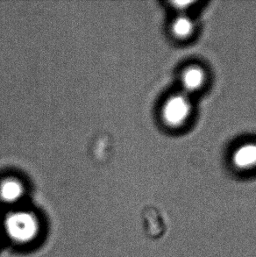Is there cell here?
Returning <instances> with one entry per match:
<instances>
[{
	"instance_id": "3",
	"label": "cell",
	"mask_w": 256,
	"mask_h": 257,
	"mask_svg": "<svg viewBox=\"0 0 256 257\" xmlns=\"http://www.w3.org/2000/svg\"><path fill=\"white\" fill-rule=\"evenodd\" d=\"M26 193V184L18 177H7L0 181V201L4 204L17 207Z\"/></svg>"
},
{
	"instance_id": "4",
	"label": "cell",
	"mask_w": 256,
	"mask_h": 257,
	"mask_svg": "<svg viewBox=\"0 0 256 257\" xmlns=\"http://www.w3.org/2000/svg\"><path fill=\"white\" fill-rule=\"evenodd\" d=\"M231 162L236 170L253 171L256 169V143L249 142L240 144L232 152Z\"/></svg>"
},
{
	"instance_id": "8",
	"label": "cell",
	"mask_w": 256,
	"mask_h": 257,
	"mask_svg": "<svg viewBox=\"0 0 256 257\" xmlns=\"http://www.w3.org/2000/svg\"><path fill=\"white\" fill-rule=\"evenodd\" d=\"M1 237H2V234H1V231H0V238H1Z\"/></svg>"
},
{
	"instance_id": "6",
	"label": "cell",
	"mask_w": 256,
	"mask_h": 257,
	"mask_svg": "<svg viewBox=\"0 0 256 257\" xmlns=\"http://www.w3.org/2000/svg\"><path fill=\"white\" fill-rule=\"evenodd\" d=\"M170 30L174 38L178 41H186L191 38L196 31V23L190 16L185 14H179L171 21Z\"/></svg>"
},
{
	"instance_id": "1",
	"label": "cell",
	"mask_w": 256,
	"mask_h": 257,
	"mask_svg": "<svg viewBox=\"0 0 256 257\" xmlns=\"http://www.w3.org/2000/svg\"><path fill=\"white\" fill-rule=\"evenodd\" d=\"M0 231L2 237L14 246L28 247L34 246L41 239L43 224L35 211L17 206L4 218Z\"/></svg>"
},
{
	"instance_id": "2",
	"label": "cell",
	"mask_w": 256,
	"mask_h": 257,
	"mask_svg": "<svg viewBox=\"0 0 256 257\" xmlns=\"http://www.w3.org/2000/svg\"><path fill=\"white\" fill-rule=\"evenodd\" d=\"M192 111L191 98L182 91L167 97L161 109V118L168 127L181 128L190 120Z\"/></svg>"
},
{
	"instance_id": "7",
	"label": "cell",
	"mask_w": 256,
	"mask_h": 257,
	"mask_svg": "<svg viewBox=\"0 0 256 257\" xmlns=\"http://www.w3.org/2000/svg\"><path fill=\"white\" fill-rule=\"evenodd\" d=\"M194 2H180V1H177V2H172V5L175 8H177V10L180 12V14H184V12L187 10L189 7H191V5Z\"/></svg>"
},
{
	"instance_id": "5",
	"label": "cell",
	"mask_w": 256,
	"mask_h": 257,
	"mask_svg": "<svg viewBox=\"0 0 256 257\" xmlns=\"http://www.w3.org/2000/svg\"><path fill=\"white\" fill-rule=\"evenodd\" d=\"M207 75L205 70L199 65H190L186 67L181 74V85L183 92L185 94L195 93L206 84Z\"/></svg>"
}]
</instances>
